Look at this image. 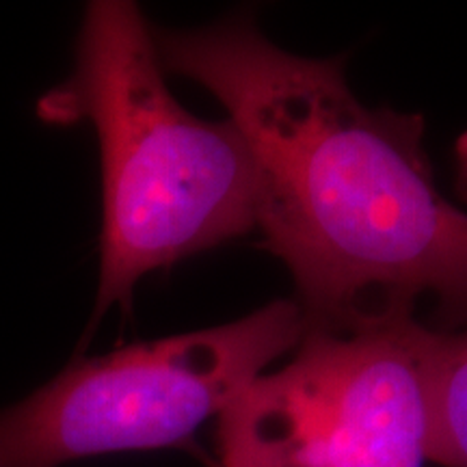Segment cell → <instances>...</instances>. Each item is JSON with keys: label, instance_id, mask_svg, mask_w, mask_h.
<instances>
[{"label": "cell", "instance_id": "6da1fadb", "mask_svg": "<svg viewBox=\"0 0 467 467\" xmlns=\"http://www.w3.org/2000/svg\"><path fill=\"white\" fill-rule=\"evenodd\" d=\"M165 74L213 93L258 169L265 247L296 284L306 334L420 320L467 327V213L441 195L424 117L366 107L344 57L279 48L251 11L200 28L151 26Z\"/></svg>", "mask_w": 467, "mask_h": 467}, {"label": "cell", "instance_id": "7a4b0ae2", "mask_svg": "<svg viewBox=\"0 0 467 467\" xmlns=\"http://www.w3.org/2000/svg\"><path fill=\"white\" fill-rule=\"evenodd\" d=\"M44 124L96 128L102 161L100 282L91 327L128 309L150 273L258 227V169L232 119L173 98L151 26L126 0L85 9L74 72L35 104Z\"/></svg>", "mask_w": 467, "mask_h": 467}, {"label": "cell", "instance_id": "3957f363", "mask_svg": "<svg viewBox=\"0 0 467 467\" xmlns=\"http://www.w3.org/2000/svg\"><path fill=\"white\" fill-rule=\"evenodd\" d=\"M306 331L299 303L273 301L234 323L76 358L0 411V467L189 448Z\"/></svg>", "mask_w": 467, "mask_h": 467}, {"label": "cell", "instance_id": "277c9868", "mask_svg": "<svg viewBox=\"0 0 467 467\" xmlns=\"http://www.w3.org/2000/svg\"><path fill=\"white\" fill-rule=\"evenodd\" d=\"M426 336L422 320L306 334L219 416V467H424Z\"/></svg>", "mask_w": 467, "mask_h": 467}, {"label": "cell", "instance_id": "5b68a950", "mask_svg": "<svg viewBox=\"0 0 467 467\" xmlns=\"http://www.w3.org/2000/svg\"><path fill=\"white\" fill-rule=\"evenodd\" d=\"M429 463L467 467V329H429Z\"/></svg>", "mask_w": 467, "mask_h": 467}, {"label": "cell", "instance_id": "8992f818", "mask_svg": "<svg viewBox=\"0 0 467 467\" xmlns=\"http://www.w3.org/2000/svg\"><path fill=\"white\" fill-rule=\"evenodd\" d=\"M454 182L459 197L467 200V132L461 134L454 145Z\"/></svg>", "mask_w": 467, "mask_h": 467}]
</instances>
